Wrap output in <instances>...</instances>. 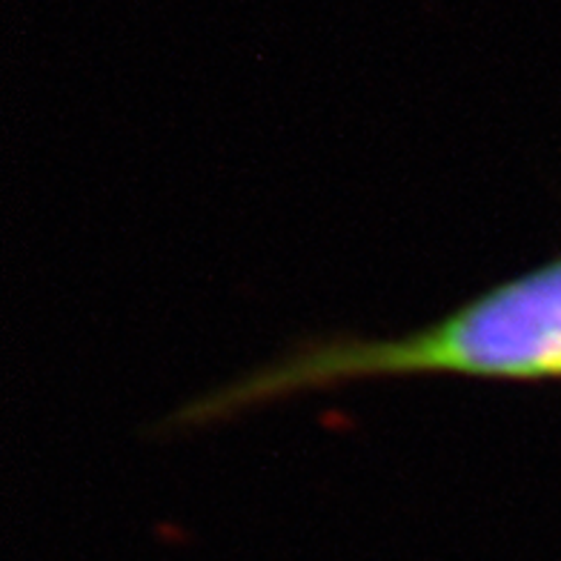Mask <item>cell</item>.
Here are the masks:
<instances>
[{
  "instance_id": "obj_1",
  "label": "cell",
  "mask_w": 561,
  "mask_h": 561,
  "mask_svg": "<svg viewBox=\"0 0 561 561\" xmlns=\"http://www.w3.org/2000/svg\"><path fill=\"white\" fill-rule=\"evenodd\" d=\"M390 378H473L504 385L561 381V252L499 280L456 310L392 339H310L172 415L209 427L275 401Z\"/></svg>"
}]
</instances>
